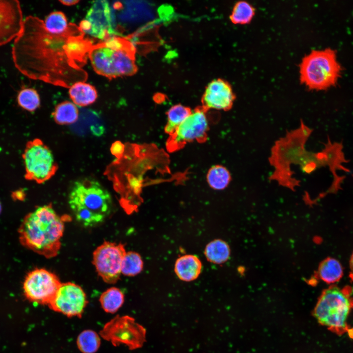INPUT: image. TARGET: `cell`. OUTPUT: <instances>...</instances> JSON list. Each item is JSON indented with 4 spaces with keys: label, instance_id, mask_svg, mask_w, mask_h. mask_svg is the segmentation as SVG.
Returning a JSON list of instances; mask_svg holds the SVG:
<instances>
[{
    "label": "cell",
    "instance_id": "1",
    "mask_svg": "<svg viewBox=\"0 0 353 353\" xmlns=\"http://www.w3.org/2000/svg\"><path fill=\"white\" fill-rule=\"evenodd\" d=\"M91 39L75 24L60 34L49 32L44 21L29 16L15 39L13 61L24 76L54 85L70 88L85 82L87 72L82 69L93 45Z\"/></svg>",
    "mask_w": 353,
    "mask_h": 353
},
{
    "label": "cell",
    "instance_id": "2",
    "mask_svg": "<svg viewBox=\"0 0 353 353\" xmlns=\"http://www.w3.org/2000/svg\"><path fill=\"white\" fill-rule=\"evenodd\" d=\"M64 227V219L51 204L40 206L25 217L18 230L20 242L47 258H52L61 248Z\"/></svg>",
    "mask_w": 353,
    "mask_h": 353
},
{
    "label": "cell",
    "instance_id": "3",
    "mask_svg": "<svg viewBox=\"0 0 353 353\" xmlns=\"http://www.w3.org/2000/svg\"><path fill=\"white\" fill-rule=\"evenodd\" d=\"M68 203L76 221L85 227H94L103 223L112 207L108 191L98 181L89 178L75 182Z\"/></svg>",
    "mask_w": 353,
    "mask_h": 353
},
{
    "label": "cell",
    "instance_id": "4",
    "mask_svg": "<svg viewBox=\"0 0 353 353\" xmlns=\"http://www.w3.org/2000/svg\"><path fill=\"white\" fill-rule=\"evenodd\" d=\"M135 52L129 41L114 35L94 44L89 58L97 74L111 79L132 76L137 72Z\"/></svg>",
    "mask_w": 353,
    "mask_h": 353
},
{
    "label": "cell",
    "instance_id": "5",
    "mask_svg": "<svg viewBox=\"0 0 353 353\" xmlns=\"http://www.w3.org/2000/svg\"><path fill=\"white\" fill-rule=\"evenodd\" d=\"M311 132L302 121L300 127L288 132L285 137L276 142L269 158L270 164L275 168L270 180H275L292 190L299 185V181L292 177L293 172L291 170V165L301 166L306 151L304 144Z\"/></svg>",
    "mask_w": 353,
    "mask_h": 353
},
{
    "label": "cell",
    "instance_id": "6",
    "mask_svg": "<svg viewBox=\"0 0 353 353\" xmlns=\"http://www.w3.org/2000/svg\"><path fill=\"white\" fill-rule=\"evenodd\" d=\"M353 309L351 291L332 286L322 292L314 310L318 322L338 335L348 331V319Z\"/></svg>",
    "mask_w": 353,
    "mask_h": 353
},
{
    "label": "cell",
    "instance_id": "7",
    "mask_svg": "<svg viewBox=\"0 0 353 353\" xmlns=\"http://www.w3.org/2000/svg\"><path fill=\"white\" fill-rule=\"evenodd\" d=\"M300 68L301 81L316 90L334 85L341 70L335 51L330 48L312 50L303 58Z\"/></svg>",
    "mask_w": 353,
    "mask_h": 353
},
{
    "label": "cell",
    "instance_id": "8",
    "mask_svg": "<svg viewBox=\"0 0 353 353\" xmlns=\"http://www.w3.org/2000/svg\"><path fill=\"white\" fill-rule=\"evenodd\" d=\"M25 174L27 180L41 184L50 179L57 170L50 149L38 138L29 141L23 152Z\"/></svg>",
    "mask_w": 353,
    "mask_h": 353
},
{
    "label": "cell",
    "instance_id": "9",
    "mask_svg": "<svg viewBox=\"0 0 353 353\" xmlns=\"http://www.w3.org/2000/svg\"><path fill=\"white\" fill-rule=\"evenodd\" d=\"M146 333L145 328L133 318L117 315L104 325L99 334L114 346L125 345L133 350L142 347Z\"/></svg>",
    "mask_w": 353,
    "mask_h": 353
},
{
    "label": "cell",
    "instance_id": "10",
    "mask_svg": "<svg viewBox=\"0 0 353 353\" xmlns=\"http://www.w3.org/2000/svg\"><path fill=\"white\" fill-rule=\"evenodd\" d=\"M61 284L55 274L43 268H37L27 274L23 288L24 295L28 301L48 305Z\"/></svg>",
    "mask_w": 353,
    "mask_h": 353
},
{
    "label": "cell",
    "instance_id": "11",
    "mask_svg": "<svg viewBox=\"0 0 353 353\" xmlns=\"http://www.w3.org/2000/svg\"><path fill=\"white\" fill-rule=\"evenodd\" d=\"M126 253L124 245L105 241L93 254V263L99 276L106 283L114 284L121 274L123 259Z\"/></svg>",
    "mask_w": 353,
    "mask_h": 353
},
{
    "label": "cell",
    "instance_id": "12",
    "mask_svg": "<svg viewBox=\"0 0 353 353\" xmlns=\"http://www.w3.org/2000/svg\"><path fill=\"white\" fill-rule=\"evenodd\" d=\"M208 129L205 110L203 108L196 109L192 111L170 135L167 142L168 148L174 151L189 142H203L206 139Z\"/></svg>",
    "mask_w": 353,
    "mask_h": 353
},
{
    "label": "cell",
    "instance_id": "13",
    "mask_svg": "<svg viewBox=\"0 0 353 353\" xmlns=\"http://www.w3.org/2000/svg\"><path fill=\"white\" fill-rule=\"evenodd\" d=\"M85 33L104 41L117 35L110 5L107 1H95L78 26Z\"/></svg>",
    "mask_w": 353,
    "mask_h": 353
},
{
    "label": "cell",
    "instance_id": "14",
    "mask_svg": "<svg viewBox=\"0 0 353 353\" xmlns=\"http://www.w3.org/2000/svg\"><path fill=\"white\" fill-rule=\"evenodd\" d=\"M88 303L83 289L76 283L68 282L61 283L48 306L51 310L68 317L80 318Z\"/></svg>",
    "mask_w": 353,
    "mask_h": 353
},
{
    "label": "cell",
    "instance_id": "15",
    "mask_svg": "<svg viewBox=\"0 0 353 353\" xmlns=\"http://www.w3.org/2000/svg\"><path fill=\"white\" fill-rule=\"evenodd\" d=\"M23 22L19 1L0 0V46L19 35L22 29Z\"/></svg>",
    "mask_w": 353,
    "mask_h": 353
},
{
    "label": "cell",
    "instance_id": "16",
    "mask_svg": "<svg viewBox=\"0 0 353 353\" xmlns=\"http://www.w3.org/2000/svg\"><path fill=\"white\" fill-rule=\"evenodd\" d=\"M235 99L229 83L221 78L215 79L205 88L202 98V108L227 111L231 108Z\"/></svg>",
    "mask_w": 353,
    "mask_h": 353
},
{
    "label": "cell",
    "instance_id": "17",
    "mask_svg": "<svg viewBox=\"0 0 353 353\" xmlns=\"http://www.w3.org/2000/svg\"><path fill=\"white\" fill-rule=\"evenodd\" d=\"M202 262L194 255L186 254L177 259L175 265V272L177 277L184 281H191L197 279L201 273Z\"/></svg>",
    "mask_w": 353,
    "mask_h": 353
},
{
    "label": "cell",
    "instance_id": "18",
    "mask_svg": "<svg viewBox=\"0 0 353 353\" xmlns=\"http://www.w3.org/2000/svg\"><path fill=\"white\" fill-rule=\"evenodd\" d=\"M69 95L74 103L80 106L93 103L98 97L95 88L84 82H78L71 86Z\"/></svg>",
    "mask_w": 353,
    "mask_h": 353
},
{
    "label": "cell",
    "instance_id": "19",
    "mask_svg": "<svg viewBox=\"0 0 353 353\" xmlns=\"http://www.w3.org/2000/svg\"><path fill=\"white\" fill-rule=\"evenodd\" d=\"M343 267L336 259L329 257L325 259L320 265L318 275L320 278L328 284L338 282L342 277Z\"/></svg>",
    "mask_w": 353,
    "mask_h": 353
},
{
    "label": "cell",
    "instance_id": "20",
    "mask_svg": "<svg viewBox=\"0 0 353 353\" xmlns=\"http://www.w3.org/2000/svg\"><path fill=\"white\" fill-rule=\"evenodd\" d=\"M204 254L209 261L215 264H222L228 259L230 249L228 244L224 241L215 239L206 245Z\"/></svg>",
    "mask_w": 353,
    "mask_h": 353
},
{
    "label": "cell",
    "instance_id": "21",
    "mask_svg": "<svg viewBox=\"0 0 353 353\" xmlns=\"http://www.w3.org/2000/svg\"><path fill=\"white\" fill-rule=\"evenodd\" d=\"M206 180L211 188L221 190L227 187L231 180V176L227 168L216 165L211 167L208 171Z\"/></svg>",
    "mask_w": 353,
    "mask_h": 353
},
{
    "label": "cell",
    "instance_id": "22",
    "mask_svg": "<svg viewBox=\"0 0 353 353\" xmlns=\"http://www.w3.org/2000/svg\"><path fill=\"white\" fill-rule=\"evenodd\" d=\"M99 301L102 309L107 313H114L124 302V295L116 287H111L101 295Z\"/></svg>",
    "mask_w": 353,
    "mask_h": 353
},
{
    "label": "cell",
    "instance_id": "23",
    "mask_svg": "<svg viewBox=\"0 0 353 353\" xmlns=\"http://www.w3.org/2000/svg\"><path fill=\"white\" fill-rule=\"evenodd\" d=\"M191 109L181 104L172 106L167 113V122L165 126L166 133L171 135L179 125L191 113Z\"/></svg>",
    "mask_w": 353,
    "mask_h": 353
},
{
    "label": "cell",
    "instance_id": "24",
    "mask_svg": "<svg viewBox=\"0 0 353 353\" xmlns=\"http://www.w3.org/2000/svg\"><path fill=\"white\" fill-rule=\"evenodd\" d=\"M53 116L55 122L58 124L70 125L77 120L78 110L74 103L65 101L56 106Z\"/></svg>",
    "mask_w": 353,
    "mask_h": 353
},
{
    "label": "cell",
    "instance_id": "25",
    "mask_svg": "<svg viewBox=\"0 0 353 353\" xmlns=\"http://www.w3.org/2000/svg\"><path fill=\"white\" fill-rule=\"evenodd\" d=\"M78 350L82 353H95L101 345L99 335L91 329H85L81 332L76 339Z\"/></svg>",
    "mask_w": 353,
    "mask_h": 353
},
{
    "label": "cell",
    "instance_id": "26",
    "mask_svg": "<svg viewBox=\"0 0 353 353\" xmlns=\"http://www.w3.org/2000/svg\"><path fill=\"white\" fill-rule=\"evenodd\" d=\"M254 13L255 9L250 3L241 0L235 4L229 18L233 24H245L250 22Z\"/></svg>",
    "mask_w": 353,
    "mask_h": 353
},
{
    "label": "cell",
    "instance_id": "27",
    "mask_svg": "<svg viewBox=\"0 0 353 353\" xmlns=\"http://www.w3.org/2000/svg\"><path fill=\"white\" fill-rule=\"evenodd\" d=\"M143 268V262L140 255L134 252H126L122 260L121 273L132 277L139 274Z\"/></svg>",
    "mask_w": 353,
    "mask_h": 353
},
{
    "label": "cell",
    "instance_id": "28",
    "mask_svg": "<svg viewBox=\"0 0 353 353\" xmlns=\"http://www.w3.org/2000/svg\"><path fill=\"white\" fill-rule=\"evenodd\" d=\"M17 101L21 108L29 112L35 111L40 105L38 93L35 89L30 88L22 89L17 95Z\"/></svg>",
    "mask_w": 353,
    "mask_h": 353
},
{
    "label": "cell",
    "instance_id": "29",
    "mask_svg": "<svg viewBox=\"0 0 353 353\" xmlns=\"http://www.w3.org/2000/svg\"><path fill=\"white\" fill-rule=\"evenodd\" d=\"M44 22L46 29L49 32L53 34H60L65 32L69 25L66 16L60 11L50 13Z\"/></svg>",
    "mask_w": 353,
    "mask_h": 353
},
{
    "label": "cell",
    "instance_id": "30",
    "mask_svg": "<svg viewBox=\"0 0 353 353\" xmlns=\"http://www.w3.org/2000/svg\"><path fill=\"white\" fill-rule=\"evenodd\" d=\"M124 151V146L120 141H116L114 142L110 149V151L112 154L116 157H120L122 156Z\"/></svg>",
    "mask_w": 353,
    "mask_h": 353
},
{
    "label": "cell",
    "instance_id": "31",
    "mask_svg": "<svg viewBox=\"0 0 353 353\" xmlns=\"http://www.w3.org/2000/svg\"><path fill=\"white\" fill-rule=\"evenodd\" d=\"M11 197L15 201H24L25 198V193L23 189H19L12 192Z\"/></svg>",
    "mask_w": 353,
    "mask_h": 353
},
{
    "label": "cell",
    "instance_id": "32",
    "mask_svg": "<svg viewBox=\"0 0 353 353\" xmlns=\"http://www.w3.org/2000/svg\"><path fill=\"white\" fill-rule=\"evenodd\" d=\"M59 1L62 3L63 4L67 5V6H71L73 5H75L78 3L79 2V0H59Z\"/></svg>",
    "mask_w": 353,
    "mask_h": 353
},
{
    "label": "cell",
    "instance_id": "33",
    "mask_svg": "<svg viewBox=\"0 0 353 353\" xmlns=\"http://www.w3.org/2000/svg\"><path fill=\"white\" fill-rule=\"evenodd\" d=\"M350 266L352 272L353 273V253L352 254L350 260Z\"/></svg>",
    "mask_w": 353,
    "mask_h": 353
},
{
    "label": "cell",
    "instance_id": "34",
    "mask_svg": "<svg viewBox=\"0 0 353 353\" xmlns=\"http://www.w3.org/2000/svg\"><path fill=\"white\" fill-rule=\"evenodd\" d=\"M1 210H2V205H1V202L0 201V214L1 213Z\"/></svg>",
    "mask_w": 353,
    "mask_h": 353
}]
</instances>
